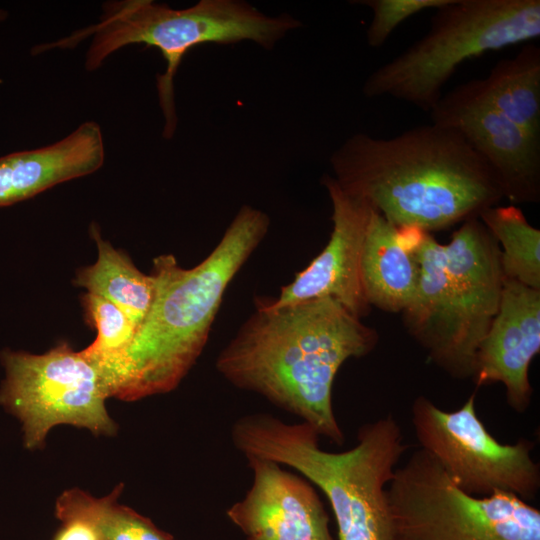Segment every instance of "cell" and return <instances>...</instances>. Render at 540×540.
Segmentation results:
<instances>
[{
  "instance_id": "2e32d148",
  "label": "cell",
  "mask_w": 540,
  "mask_h": 540,
  "mask_svg": "<svg viewBox=\"0 0 540 540\" xmlns=\"http://www.w3.org/2000/svg\"><path fill=\"white\" fill-rule=\"evenodd\" d=\"M414 248L419 279L414 297L403 311L406 326L431 361L449 375L463 379L443 244L418 229Z\"/></svg>"
},
{
  "instance_id": "3957f363",
  "label": "cell",
  "mask_w": 540,
  "mask_h": 540,
  "mask_svg": "<svg viewBox=\"0 0 540 540\" xmlns=\"http://www.w3.org/2000/svg\"><path fill=\"white\" fill-rule=\"evenodd\" d=\"M270 226L244 205L213 251L193 268L171 254L153 262L152 305L125 351L100 367L110 397L135 401L174 390L201 355L225 290Z\"/></svg>"
},
{
  "instance_id": "5b68a950",
  "label": "cell",
  "mask_w": 540,
  "mask_h": 540,
  "mask_svg": "<svg viewBox=\"0 0 540 540\" xmlns=\"http://www.w3.org/2000/svg\"><path fill=\"white\" fill-rule=\"evenodd\" d=\"M102 8L98 23L56 42L39 44L32 49V54L73 48L91 38L85 68L94 71L124 46L156 47L166 61L165 72L157 76L166 139L174 135L177 126L174 77L187 52L206 43L232 44L243 40L271 50L288 32L302 25L288 14L270 17L249 3L237 0H201L185 9H173L151 0H122L106 2Z\"/></svg>"
},
{
  "instance_id": "d6986e66",
  "label": "cell",
  "mask_w": 540,
  "mask_h": 540,
  "mask_svg": "<svg viewBox=\"0 0 540 540\" xmlns=\"http://www.w3.org/2000/svg\"><path fill=\"white\" fill-rule=\"evenodd\" d=\"M91 233L98 250L97 260L77 272L74 284L112 302L137 331L152 305L155 279L152 274L142 273L125 253L104 240L94 225Z\"/></svg>"
},
{
  "instance_id": "8992f818",
  "label": "cell",
  "mask_w": 540,
  "mask_h": 540,
  "mask_svg": "<svg viewBox=\"0 0 540 540\" xmlns=\"http://www.w3.org/2000/svg\"><path fill=\"white\" fill-rule=\"evenodd\" d=\"M433 11L426 34L367 77L366 97L429 113L461 64L540 36V0H450Z\"/></svg>"
},
{
  "instance_id": "603a6c76",
  "label": "cell",
  "mask_w": 540,
  "mask_h": 540,
  "mask_svg": "<svg viewBox=\"0 0 540 540\" xmlns=\"http://www.w3.org/2000/svg\"><path fill=\"white\" fill-rule=\"evenodd\" d=\"M450 0H360L356 3L372 11V19L366 31L368 46L379 48L392 32L405 20L424 10H435Z\"/></svg>"
},
{
  "instance_id": "4fadbf2b",
  "label": "cell",
  "mask_w": 540,
  "mask_h": 540,
  "mask_svg": "<svg viewBox=\"0 0 540 540\" xmlns=\"http://www.w3.org/2000/svg\"><path fill=\"white\" fill-rule=\"evenodd\" d=\"M247 459L252 484L226 511L245 540H335L324 505L306 478L271 460Z\"/></svg>"
},
{
  "instance_id": "277c9868",
  "label": "cell",
  "mask_w": 540,
  "mask_h": 540,
  "mask_svg": "<svg viewBox=\"0 0 540 540\" xmlns=\"http://www.w3.org/2000/svg\"><path fill=\"white\" fill-rule=\"evenodd\" d=\"M246 458L287 465L317 486L334 514L339 540H394L387 486L408 446L392 415L363 424L356 445L330 452L308 424H288L269 414L239 418L231 430Z\"/></svg>"
},
{
  "instance_id": "9c48e42d",
  "label": "cell",
  "mask_w": 540,
  "mask_h": 540,
  "mask_svg": "<svg viewBox=\"0 0 540 540\" xmlns=\"http://www.w3.org/2000/svg\"><path fill=\"white\" fill-rule=\"evenodd\" d=\"M411 420L421 449L464 492L484 497L501 491L527 502L537 496L540 466L531 455L534 443L523 438L500 443L478 417L475 393L454 411L419 396L412 404Z\"/></svg>"
},
{
  "instance_id": "30bf717a",
  "label": "cell",
  "mask_w": 540,
  "mask_h": 540,
  "mask_svg": "<svg viewBox=\"0 0 540 540\" xmlns=\"http://www.w3.org/2000/svg\"><path fill=\"white\" fill-rule=\"evenodd\" d=\"M431 122L458 131L496 174L513 203L540 200V138L487 103L472 81L443 95L429 112Z\"/></svg>"
},
{
  "instance_id": "7c38bea8",
  "label": "cell",
  "mask_w": 540,
  "mask_h": 540,
  "mask_svg": "<svg viewBox=\"0 0 540 540\" xmlns=\"http://www.w3.org/2000/svg\"><path fill=\"white\" fill-rule=\"evenodd\" d=\"M443 248L463 379L472 378L477 349L500 305V246L480 218L473 217L463 221Z\"/></svg>"
},
{
  "instance_id": "44dd1931",
  "label": "cell",
  "mask_w": 540,
  "mask_h": 540,
  "mask_svg": "<svg viewBox=\"0 0 540 540\" xmlns=\"http://www.w3.org/2000/svg\"><path fill=\"white\" fill-rule=\"evenodd\" d=\"M479 218L503 249L500 261L504 277L540 290V230L513 205L489 207Z\"/></svg>"
},
{
  "instance_id": "6da1fadb",
  "label": "cell",
  "mask_w": 540,
  "mask_h": 540,
  "mask_svg": "<svg viewBox=\"0 0 540 540\" xmlns=\"http://www.w3.org/2000/svg\"><path fill=\"white\" fill-rule=\"evenodd\" d=\"M377 333L330 297L256 311L216 359L233 386L257 393L341 446L332 388L345 361L376 346Z\"/></svg>"
},
{
  "instance_id": "ba28073f",
  "label": "cell",
  "mask_w": 540,
  "mask_h": 540,
  "mask_svg": "<svg viewBox=\"0 0 540 540\" xmlns=\"http://www.w3.org/2000/svg\"><path fill=\"white\" fill-rule=\"evenodd\" d=\"M0 359L5 370L0 403L21 421L26 448L43 447L50 429L61 424L116 434L105 406L106 382L82 350L63 342L44 354L4 349Z\"/></svg>"
},
{
  "instance_id": "9a60e30c",
  "label": "cell",
  "mask_w": 540,
  "mask_h": 540,
  "mask_svg": "<svg viewBox=\"0 0 540 540\" xmlns=\"http://www.w3.org/2000/svg\"><path fill=\"white\" fill-rule=\"evenodd\" d=\"M104 158L101 128L93 121L82 123L49 146L0 157V207L91 174L103 165Z\"/></svg>"
},
{
  "instance_id": "cb8c5ba5",
  "label": "cell",
  "mask_w": 540,
  "mask_h": 540,
  "mask_svg": "<svg viewBox=\"0 0 540 540\" xmlns=\"http://www.w3.org/2000/svg\"><path fill=\"white\" fill-rule=\"evenodd\" d=\"M55 534L53 540H99L94 531L80 521H67Z\"/></svg>"
},
{
  "instance_id": "5bb4252c",
  "label": "cell",
  "mask_w": 540,
  "mask_h": 540,
  "mask_svg": "<svg viewBox=\"0 0 540 540\" xmlns=\"http://www.w3.org/2000/svg\"><path fill=\"white\" fill-rule=\"evenodd\" d=\"M539 351L540 290L504 277L499 309L477 349L472 378L477 387L503 384L510 408L523 413L533 393L529 367Z\"/></svg>"
},
{
  "instance_id": "e0dca14e",
  "label": "cell",
  "mask_w": 540,
  "mask_h": 540,
  "mask_svg": "<svg viewBox=\"0 0 540 540\" xmlns=\"http://www.w3.org/2000/svg\"><path fill=\"white\" fill-rule=\"evenodd\" d=\"M417 231L394 225L373 208L360 260L362 288L370 306L403 312L411 303L419 279Z\"/></svg>"
},
{
  "instance_id": "ac0fdd59",
  "label": "cell",
  "mask_w": 540,
  "mask_h": 540,
  "mask_svg": "<svg viewBox=\"0 0 540 540\" xmlns=\"http://www.w3.org/2000/svg\"><path fill=\"white\" fill-rule=\"evenodd\" d=\"M479 95L508 119L540 138V48L525 43L487 77L471 80Z\"/></svg>"
},
{
  "instance_id": "ffe728a7",
  "label": "cell",
  "mask_w": 540,
  "mask_h": 540,
  "mask_svg": "<svg viewBox=\"0 0 540 540\" xmlns=\"http://www.w3.org/2000/svg\"><path fill=\"white\" fill-rule=\"evenodd\" d=\"M123 488L120 483L101 498L79 488L65 490L56 500L55 516L62 522L87 524L99 540H175L149 518L119 504Z\"/></svg>"
},
{
  "instance_id": "8fae6325",
  "label": "cell",
  "mask_w": 540,
  "mask_h": 540,
  "mask_svg": "<svg viewBox=\"0 0 540 540\" xmlns=\"http://www.w3.org/2000/svg\"><path fill=\"white\" fill-rule=\"evenodd\" d=\"M321 182L332 204L333 228L327 245L293 282L281 288L277 298L257 301L277 308L330 297L361 319L371 307L362 288L360 260L373 208L345 193L331 175H324Z\"/></svg>"
},
{
  "instance_id": "7402d4cb",
  "label": "cell",
  "mask_w": 540,
  "mask_h": 540,
  "mask_svg": "<svg viewBox=\"0 0 540 540\" xmlns=\"http://www.w3.org/2000/svg\"><path fill=\"white\" fill-rule=\"evenodd\" d=\"M83 304L97 336L94 342L82 351L98 367H102L125 351L136 329L116 305L99 295L86 293Z\"/></svg>"
},
{
  "instance_id": "52a82bcc",
  "label": "cell",
  "mask_w": 540,
  "mask_h": 540,
  "mask_svg": "<svg viewBox=\"0 0 540 540\" xmlns=\"http://www.w3.org/2000/svg\"><path fill=\"white\" fill-rule=\"evenodd\" d=\"M394 540H540V511L514 494L473 496L423 449L387 486Z\"/></svg>"
},
{
  "instance_id": "7a4b0ae2",
  "label": "cell",
  "mask_w": 540,
  "mask_h": 540,
  "mask_svg": "<svg viewBox=\"0 0 540 540\" xmlns=\"http://www.w3.org/2000/svg\"><path fill=\"white\" fill-rule=\"evenodd\" d=\"M330 164L345 193L398 227L442 230L504 198L496 174L464 137L432 122L390 138L355 133Z\"/></svg>"
}]
</instances>
